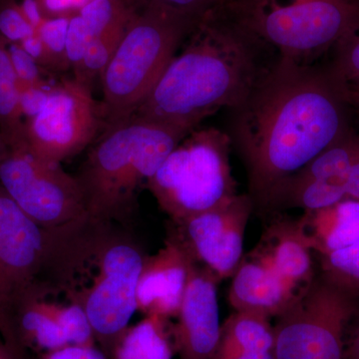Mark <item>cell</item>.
Returning a JSON list of instances; mask_svg holds the SVG:
<instances>
[{
    "label": "cell",
    "mask_w": 359,
    "mask_h": 359,
    "mask_svg": "<svg viewBox=\"0 0 359 359\" xmlns=\"http://www.w3.org/2000/svg\"><path fill=\"white\" fill-rule=\"evenodd\" d=\"M46 302L49 313L56 323L60 325L70 346L92 347L97 346L93 330L86 313L77 304H63Z\"/></svg>",
    "instance_id": "obj_25"
},
{
    "label": "cell",
    "mask_w": 359,
    "mask_h": 359,
    "mask_svg": "<svg viewBox=\"0 0 359 359\" xmlns=\"http://www.w3.org/2000/svg\"><path fill=\"white\" fill-rule=\"evenodd\" d=\"M347 86L332 67L278 58L244 102L230 111L226 133L247 173L255 210L276 188L351 131Z\"/></svg>",
    "instance_id": "obj_1"
},
{
    "label": "cell",
    "mask_w": 359,
    "mask_h": 359,
    "mask_svg": "<svg viewBox=\"0 0 359 359\" xmlns=\"http://www.w3.org/2000/svg\"><path fill=\"white\" fill-rule=\"evenodd\" d=\"M230 359H276L273 351H247L238 354Z\"/></svg>",
    "instance_id": "obj_39"
},
{
    "label": "cell",
    "mask_w": 359,
    "mask_h": 359,
    "mask_svg": "<svg viewBox=\"0 0 359 359\" xmlns=\"http://www.w3.org/2000/svg\"><path fill=\"white\" fill-rule=\"evenodd\" d=\"M20 43L42 69L44 71H52V72L60 71L55 58L53 57L51 52L47 48L46 45L40 39L39 33L35 32L32 36L22 40Z\"/></svg>",
    "instance_id": "obj_34"
},
{
    "label": "cell",
    "mask_w": 359,
    "mask_h": 359,
    "mask_svg": "<svg viewBox=\"0 0 359 359\" xmlns=\"http://www.w3.org/2000/svg\"><path fill=\"white\" fill-rule=\"evenodd\" d=\"M0 186L44 228H62L88 219L76 177L35 154L25 134L0 141Z\"/></svg>",
    "instance_id": "obj_9"
},
{
    "label": "cell",
    "mask_w": 359,
    "mask_h": 359,
    "mask_svg": "<svg viewBox=\"0 0 359 359\" xmlns=\"http://www.w3.org/2000/svg\"><path fill=\"white\" fill-rule=\"evenodd\" d=\"M344 359H359V308L347 330Z\"/></svg>",
    "instance_id": "obj_36"
},
{
    "label": "cell",
    "mask_w": 359,
    "mask_h": 359,
    "mask_svg": "<svg viewBox=\"0 0 359 359\" xmlns=\"http://www.w3.org/2000/svg\"><path fill=\"white\" fill-rule=\"evenodd\" d=\"M190 133L134 117L107 127L75 175L88 219L113 224L131 218L141 189Z\"/></svg>",
    "instance_id": "obj_4"
},
{
    "label": "cell",
    "mask_w": 359,
    "mask_h": 359,
    "mask_svg": "<svg viewBox=\"0 0 359 359\" xmlns=\"http://www.w3.org/2000/svg\"><path fill=\"white\" fill-rule=\"evenodd\" d=\"M50 86H18L21 113L25 120L29 119L41 110L49 95Z\"/></svg>",
    "instance_id": "obj_33"
},
{
    "label": "cell",
    "mask_w": 359,
    "mask_h": 359,
    "mask_svg": "<svg viewBox=\"0 0 359 359\" xmlns=\"http://www.w3.org/2000/svg\"><path fill=\"white\" fill-rule=\"evenodd\" d=\"M276 215L249 255L263 262L287 285L302 292L316 278L313 252L304 240L299 219Z\"/></svg>",
    "instance_id": "obj_15"
},
{
    "label": "cell",
    "mask_w": 359,
    "mask_h": 359,
    "mask_svg": "<svg viewBox=\"0 0 359 359\" xmlns=\"http://www.w3.org/2000/svg\"><path fill=\"white\" fill-rule=\"evenodd\" d=\"M124 33L93 37L90 41L79 70L74 74V79L92 89L94 82L102 77Z\"/></svg>",
    "instance_id": "obj_26"
},
{
    "label": "cell",
    "mask_w": 359,
    "mask_h": 359,
    "mask_svg": "<svg viewBox=\"0 0 359 359\" xmlns=\"http://www.w3.org/2000/svg\"><path fill=\"white\" fill-rule=\"evenodd\" d=\"M112 224L87 219L73 226L56 271V290L83 309L108 359L137 311V285L146 259L133 238Z\"/></svg>",
    "instance_id": "obj_3"
},
{
    "label": "cell",
    "mask_w": 359,
    "mask_h": 359,
    "mask_svg": "<svg viewBox=\"0 0 359 359\" xmlns=\"http://www.w3.org/2000/svg\"><path fill=\"white\" fill-rule=\"evenodd\" d=\"M92 39L93 36L89 32L80 14L77 13L71 15L66 37V55L70 69L73 70L74 74L82 65Z\"/></svg>",
    "instance_id": "obj_32"
},
{
    "label": "cell",
    "mask_w": 359,
    "mask_h": 359,
    "mask_svg": "<svg viewBox=\"0 0 359 359\" xmlns=\"http://www.w3.org/2000/svg\"><path fill=\"white\" fill-rule=\"evenodd\" d=\"M9 55L18 86H50L44 77V70L23 49L18 42H9Z\"/></svg>",
    "instance_id": "obj_30"
},
{
    "label": "cell",
    "mask_w": 359,
    "mask_h": 359,
    "mask_svg": "<svg viewBox=\"0 0 359 359\" xmlns=\"http://www.w3.org/2000/svg\"><path fill=\"white\" fill-rule=\"evenodd\" d=\"M254 203L247 194L215 209L170 221L168 237L219 282L231 278L244 257L245 229Z\"/></svg>",
    "instance_id": "obj_12"
},
{
    "label": "cell",
    "mask_w": 359,
    "mask_h": 359,
    "mask_svg": "<svg viewBox=\"0 0 359 359\" xmlns=\"http://www.w3.org/2000/svg\"><path fill=\"white\" fill-rule=\"evenodd\" d=\"M332 69L348 86L359 85V30L337 46Z\"/></svg>",
    "instance_id": "obj_29"
},
{
    "label": "cell",
    "mask_w": 359,
    "mask_h": 359,
    "mask_svg": "<svg viewBox=\"0 0 359 359\" xmlns=\"http://www.w3.org/2000/svg\"><path fill=\"white\" fill-rule=\"evenodd\" d=\"M358 151L359 136L349 132L295 174L346 188L347 172Z\"/></svg>",
    "instance_id": "obj_21"
},
{
    "label": "cell",
    "mask_w": 359,
    "mask_h": 359,
    "mask_svg": "<svg viewBox=\"0 0 359 359\" xmlns=\"http://www.w3.org/2000/svg\"><path fill=\"white\" fill-rule=\"evenodd\" d=\"M217 4V6H223V4H229V2L233 1V0H215Z\"/></svg>",
    "instance_id": "obj_41"
},
{
    "label": "cell",
    "mask_w": 359,
    "mask_h": 359,
    "mask_svg": "<svg viewBox=\"0 0 359 359\" xmlns=\"http://www.w3.org/2000/svg\"><path fill=\"white\" fill-rule=\"evenodd\" d=\"M231 142L222 130L197 128L168 156L147 188L170 221L218 208L238 195Z\"/></svg>",
    "instance_id": "obj_7"
},
{
    "label": "cell",
    "mask_w": 359,
    "mask_h": 359,
    "mask_svg": "<svg viewBox=\"0 0 359 359\" xmlns=\"http://www.w3.org/2000/svg\"><path fill=\"white\" fill-rule=\"evenodd\" d=\"M36 32L16 0H0V35L8 42L22 41Z\"/></svg>",
    "instance_id": "obj_28"
},
{
    "label": "cell",
    "mask_w": 359,
    "mask_h": 359,
    "mask_svg": "<svg viewBox=\"0 0 359 359\" xmlns=\"http://www.w3.org/2000/svg\"><path fill=\"white\" fill-rule=\"evenodd\" d=\"M91 90L74 78L51 87L41 110L25 120V139L35 154L60 164L93 143L104 119Z\"/></svg>",
    "instance_id": "obj_11"
},
{
    "label": "cell",
    "mask_w": 359,
    "mask_h": 359,
    "mask_svg": "<svg viewBox=\"0 0 359 359\" xmlns=\"http://www.w3.org/2000/svg\"><path fill=\"white\" fill-rule=\"evenodd\" d=\"M301 292L287 285L256 257H243L231 276L229 302L235 311L278 318Z\"/></svg>",
    "instance_id": "obj_16"
},
{
    "label": "cell",
    "mask_w": 359,
    "mask_h": 359,
    "mask_svg": "<svg viewBox=\"0 0 359 359\" xmlns=\"http://www.w3.org/2000/svg\"><path fill=\"white\" fill-rule=\"evenodd\" d=\"M188 39L132 117L192 132L222 108L244 102L280 58L222 6Z\"/></svg>",
    "instance_id": "obj_2"
},
{
    "label": "cell",
    "mask_w": 359,
    "mask_h": 359,
    "mask_svg": "<svg viewBox=\"0 0 359 359\" xmlns=\"http://www.w3.org/2000/svg\"><path fill=\"white\" fill-rule=\"evenodd\" d=\"M41 359H108L99 347L67 346L42 354Z\"/></svg>",
    "instance_id": "obj_35"
},
{
    "label": "cell",
    "mask_w": 359,
    "mask_h": 359,
    "mask_svg": "<svg viewBox=\"0 0 359 359\" xmlns=\"http://www.w3.org/2000/svg\"><path fill=\"white\" fill-rule=\"evenodd\" d=\"M358 308V297L314 278L276 318V359H344L347 330Z\"/></svg>",
    "instance_id": "obj_10"
},
{
    "label": "cell",
    "mask_w": 359,
    "mask_h": 359,
    "mask_svg": "<svg viewBox=\"0 0 359 359\" xmlns=\"http://www.w3.org/2000/svg\"><path fill=\"white\" fill-rule=\"evenodd\" d=\"M219 283L211 271L189 259L188 282L173 325L179 359H214L221 332Z\"/></svg>",
    "instance_id": "obj_13"
},
{
    "label": "cell",
    "mask_w": 359,
    "mask_h": 359,
    "mask_svg": "<svg viewBox=\"0 0 359 359\" xmlns=\"http://www.w3.org/2000/svg\"><path fill=\"white\" fill-rule=\"evenodd\" d=\"M299 222L311 250L325 256L359 240V201L344 199L330 207L304 212Z\"/></svg>",
    "instance_id": "obj_17"
},
{
    "label": "cell",
    "mask_w": 359,
    "mask_h": 359,
    "mask_svg": "<svg viewBox=\"0 0 359 359\" xmlns=\"http://www.w3.org/2000/svg\"><path fill=\"white\" fill-rule=\"evenodd\" d=\"M15 325L23 347H36L48 353L70 346L62 328L49 313L45 299H35L21 309Z\"/></svg>",
    "instance_id": "obj_20"
},
{
    "label": "cell",
    "mask_w": 359,
    "mask_h": 359,
    "mask_svg": "<svg viewBox=\"0 0 359 359\" xmlns=\"http://www.w3.org/2000/svg\"><path fill=\"white\" fill-rule=\"evenodd\" d=\"M144 6H153L161 11L199 25L208 13L217 6L215 0H143Z\"/></svg>",
    "instance_id": "obj_31"
},
{
    "label": "cell",
    "mask_w": 359,
    "mask_h": 359,
    "mask_svg": "<svg viewBox=\"0 0 359 359\" xmlns=\"http://www.w3.org/2000/svg\"><path fill=\"white\" fill-rule=\"evenodd\" d=\"M173 325L169 318L147 314L127 328L111 359H173Z\"/></svg>",
    "instance_id": "obj_18"
},
{
    "label": "cell",
    "mask_w": 359,
    "mask_h": 359,
    "mask_svg": "<svg viewBox=\"0 0 359 359\" xmlns=\"http://www.w3.org/2000/svg\"><path fill=\"white\" fill-rule=\"evenodd\" d=\"M347 86V98H348L349 104L353 106L359 113V85L354 86Z\"/></svg>",
    "instance_id": "obj_40"
},
{
    "label": "cell",
    "mask_w": 359,
    "mask_h": 359,
    "mask_svg": "<svg viewBox=\"0 0 359 359\" xmlns=\"http://www.w3.org/2000/svg\"><path fill=\"white\" fill-rule=\"evenodd\" d=\"M69 226H40L0 186V306L15 330L21 309L55 294L59 252Z\"/></svg>",
    "instance_id": "obj_8"
},
{
    "label": "cell",
    "mask_w": 359,
    "mask_h": 359,
    "mask_svg": "<svg viewBox=\"0 0 359 359\" xmlns=\"http://www.w3.org/2000/svg\"><path fill=\"white\" fill-rule=\"evenodd\" d=\"M271 318L235 311L221 325L214 359H230L247 351H273L275 330Z\"/></svg>",
    "instance_id": "obj_19"
},
{
    "label": "cell",
    "mask_w": 359,
    "mask_h": 359,
    "mask_svg": "<svg viewBox=\"0 0 359 359\" xmlns=\"http://www.w3.org/2000/svg\"><path fill=\"white\" fill-rule=\"evenodd\" d=\"M0 334L6 340V344L8 346H15L18 342V334H16L15 327L9 318H7L4 309L0 306Z\"/></svg>",
    "instance_id": "obj_38"
},
{
    "label": "cell",
    "mask_w": 359,
    "mask_h": 359,
    "mask_svg": "<svg viewBox=\"0 0 359 359\" xmlns=\"http://www.w3.org/2000/svg\"><path fill=\"white\" fill-rule=\"evenodd\" d=\"M8 44L0 35V141L13 140L25 133L18 80L9 55Z\"/></svg>",
    "instance_id": "obj_22"
},
{
    "label": "cell",
    "mask_w": 359,
    "mask_h": 359,
    "mask_svg": "<svg viewBox=\"0 0 359 359\" xmlns=\"http://www.w3.org/2000/svg\"><path fill=\"white\" fill-rule=\"evenodd\" d=\"M346 199L359 201V151L347 172Z\"/></svg>",
    "instance_id": "obj_37"
},
{
    "label": "cell",
    "mask_w": 359,
    "mask_h": 359,
    "mask_svg": "<svg viewBox=\"0 0 359 359\" xmlns=\"http://www.w3.org/2000/svg\"><path fill=\"white\" fill-rule=\"evenodd\" d=\"M70 16L45 18L42 25L36 30L40 39L55 58L60 71L70 69L69 62L66 55V37H67Z\"/></svg>",
    "instance_id": "obj_27"
},
{
    "label": "cell",
    "mask_w": 359,
    "mask_h": 359,
    "mask_svg": "<svg viewBox=\"0 0 359 359\" xmlns=\"http://www.w3.org/2000/svg\"><path fill=\"white\" fill-rule=\"evenodd\" d=\"M321 278L359 299V240L349 247L320 256Z\"/></svg>",
    "instance_id": "obj_24"
},
{
    "label": "cell",
    "mask_w": 359,
    "mask_h": 359,
    "mask_svg": "<svg viewBox=\"0 0 359 359\" xmlns=\"http://www.w3.org/2000/svg\"><path fill=\"white\" fill-rule=\"evenodd\" d=\"M189 257L167 238L162 249L146 256L137 285V311L176 318L188 282Z\"/></svg>",
    "instance_id": "obj_14"
},
{
    "label": "cell",
    "mask_w": 359,
    "mask_h": 359,
    "mask_svg": "<svg viewBox=\"0 0 359 359\" xmlns=\"http://www.w3.org/2000/svg\"><path fill=\"white\" fill-rule=\"evenodd\" d=\"M222 6L278 57L304 65L359 30V0H233Z\"/></svg>",
    "instance_id": "obj_6"
},
{
    "label": "cell",
    "mask_w": 359,
    "mask_h": 359,
    "mask_svg": "<svg viewBox=\"0 0 359 359\" xmlns=\"http://www.w3.org/2000/svg\"><path fill=\"white\" fill-rule=\"evenodd\" d=\"M78 13L92 36L125 33L134 11L125 0H88Z\"/></svg>",
    "instance_id": "obj_23"
},
{
    "label": "cell",
    "mask_w": 359,
    "mask_h": 359,
    "mask_svg": "<svg viewBox=\"0 0 359 359\" xmlns=\"http://www.w3.org/2000/svg\"><path fill=\"white\" fill-rule=\"evenodd\" d=\"M197 26L153 6L134 13L100 79L107 127L133 116Z\"/></svg>",
    "instance_id": "obj_5"
}]
</instances>
